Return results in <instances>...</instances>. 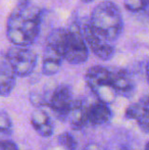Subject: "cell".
<instances>
[{"mask_svg":"<svg viewBox=\"0 0 149 150\" xmlns=\"http://www.w3.org/2000/svg\"><path fill=\"white\" fill-rule=\"evenodd\" d=\"M92 1H94V0H82V2H84V3H90Z\"/></svg>","mask_w":149,"mask_h":150,"instance_id":"cell-19","label":"cell"},{"mask_svg":"<svg viewBox=\"0 0 149 150\" xmlns=\"http://www.w3.org/2000/svg\"><path fill=\"white\" fill-rule=\"evenodd\" d=\"M125 115L127 119L135 120L139 128L147 134L149 131V99L147 95L130 105L126 110Z\"/></svg>","mask_w":149,"mask_h":150,"instance_id":"cell-10","label":"cell"},{"mask_svg":"<svg viewBox=\"0 0 149 150\" xmlns=\"http://www.w3.org/2000/svg\"><path fill=\"white\" fill-rule=\"evenodd\" d=\"M80 30H81V33L83 35L88 48L93 52L94 55H96L102 60H109L114 55V47H113L112 43L105 42L102 39H100L92 31L88 22L83 24Z\"/></svg>","mask_w":149,"mask_h":150,"instance_id":"cell-8","label":"cell"},{"mask_svg":"<svg viewBox=\"0 0 149 150\" xmlns=\"http://www.w3.org/2000/svg\"><path fill=\"white\" fill-rule=\"evenodd\" d=\"M144 150H148V142H146V144H145V148H144Z\"/></svg>","mask_w":149,"mask_h":150,"instance_id":"cell-20","label":"cell"},{"mask_svg":"<svg viewBox=\"0 0 149 150\" xmlns=\"http://www.w3.org/2000/svg\"><path fill=\"white\" fill-rule=\"evenodd\" d=\"M83 150H104V149L102 148L99 144H96V143H90V144L86 145Z\"/></svg>","mask_w":149,"mask_h":150,"instance_id":"cell-18","label":"cell"},{"mask_svg":"<svg viewBox=\"0 0 149 150\" xmlns=\"http://www.w3.org/2000/svg\"><path fill=\"white\" fill-rule=\"evenodd\" d=\"M87 105L85 100L78 99L73 101V104L68 113V120L70 126L74 130H83L88 126L87 120Z\"/></svg>","mask_w":149,"mask_h":150,"instance_id":"cell-12","label":"cell"},{"mask_svg":"<svg viewBox=\"0 0 149 150\" xmlns=\"http://www.w3.org/2000/svg\"><path fill=\"white\" fill-rule=\"evenodd\" d=\"M31 124L35 131L42 137H50L54 132V125L50 115L43 109H38L31 115Z\"/></svg>","mask_w":149,"mask_h":150,"instance_id":"cell-14","label":"cell"},{"mask_svg":"<svg viewBox=\"0 0 149 150\" xmlns=\"http://www.w3.org/2000/svg\"><path fill=\"white\" fill-rule=\"evenodd\" d=\"M73 91L68 85H59L47 97V105L55 117L60 120H66L68 113L73 104Z\"/></svg>","mask_w":149,"mask_h":150,"instance_id":"cell-7","label":"cell"},{"mask_svg":"<svg viewBox=\"0 0 149 150\" xmlns=\"http://www.w3.org/2000/svg\"><path fill=\"white\" fill-rule=\"evenodd\" d=\"M149 0H124L126 9L131 12H141L148 6Z\"/></svg>","mask_w":149,"mask_h":150,"instance_id":"cell-16","label":"cell"},{"mask_svg":"<svg viewBox=\"0 0 149 150\" xmlns=\"http://www.w3.org/2000/svg\"><path fill=\"white\" fill-rule=\"evenodd\" d=\"M58 144L62 147L64 150H77L78 144L77 140L71 133L64 132L58 136L57 138Z\"/></svg>","mask_w":149,"mask_h":150,"instance_id":"cell-15","label":"cell"},{"mask_svg":"<svg viewBox=\"0 0 149 150\" xmlns=\"http://www.w3.org/2000/svg\"><path fill=\"white\" fill-rule=\"evenodd\" d=\"M64 29H54L48 34L42 60V73L45 76H53L61 67L64 54Z\"/></svg>","mask_w":149,"mask_h":150,"instance_id":"cell-3","label":"cell"},{"mask_svg":"<svg viewBox=\"0 0 149 150\" xmlns=\"http://www.w3.org/2000/svg\"><path fill=\"white\" fill-rule=\"evenodd\" d=\"M123 150H127V149H123Z\"/></svg>","mask_w":149,"mask_h":150,"instance_id":"cell-21","label":"cell"},{"mask_svg":"<svg viewBox=\"0 0 149 150\" xmlns=\"http://www.w3.org/2000/svg\"><path fill=\"white\" fill-rule=\"evenodd\" d=\"M89 48L80 30V26L73 25L66 30L64 58L71 64H82L87 61Z\"/></svg>","mask_w":149,"mask_h":150,"instance_id":"cell-6","label":"cell"},{"mask_svg":"<svg viewBox=\"0 0 149 150\" xmlns=\"http://www.w3.org/2000/svg\"><path fill=\"white\" fill-rule=\"evenodd\" d=\"M5 56L16 77H28L37 67L36 52L28 48V46L13 45L7 50Z\"/></svg>","mask_w":149,"mask_h":150,"instance_id":"cell-5","label":"cell"},{"mask_svg":"<svg viewBox=\"0 0 149 150\" xmlns=\"http://www.w3.org/2000/svg\"><path fill=\"white\" fill-rule=\"evenodd\" d=\"M16 76L6 59L5 53H0V96H8L16 87Z\"/></svg>","mask_w":149,"mask_h":150,"instance_id":"cell-13","label":"cell"},{"mask_svg":"<svg viewBox=\"0 0 149 150\" xmlns=\"http://www.w3.org/2000/svg\"><path fill=\"white\" fill-rule=\"evenodd\" d=\"M86 83L98 100L110 104L117 97L112 85V74L107 67L95 65L90 67L85 76Z\"/></svg>","mask_w":149,"mask_h":150,"instance_id":"cell-4","label":"cell"},{"mask_svg":"<svg viewBox=\"0 0 149 150\" xmlns=\"http://www.w3.org/2000/svg\"><path fill=\"white\" fill-rule=\"evenodd\" d=\"M92 31L103 41H117L124 30V20L119 8L112 1H103L92 10L88 21Z\"/></svg>","mask_w":149,"mask_h":150,"instance_id":"cell-2","label":"cell"},{"mask_svg":"<svg viewBox=\"0 0 149 150\" xmlns=\"http://www.w3.org/2000/svg\"><path fill=\"white\" fill-rule=\"evenodd\" d=\"M112 117V111L109 104L97 100L87 105V120L88 125L101 126L108 122Z\"/></svg>","mask_w":149,"mask_h":150,"instance_id":"cell-11","label":"cell"},{"mask_svg":"<svg viewBox=\"0 0 149 150\" xmlns=\"http://www.w3.org/2000/svg\"><path fill=\"white\" fill-rule=\"evenodd\" d=\"M0 150H1V148H0Z\"/></svg>","mask_w":149,"mask_h":150,"instance_id":"cell-22","label":"cell"},{"mask_svg":"<svg viewBox=\"0 0 149 150\" xmlns=\"http://www.w3.org/2000/svg\"><path fill=\"white\" fill-rule=\"evenodd\" d=\"M43 12L32 0H18L6 24V36L13 45L30 46L41 30Z\"/></svg>","mask_w":149,"mask_h":150,"instance_id":"cell-1","label":"cell"},{"mask_svg":"<svg viewBox=\"0 0 149 150\" xmlns=\"http://www.w3.org/2000/svg\"><path fill=\"white\" fill-rule=\"evenodd\" d=\"M12 130V122L8 113L0 110V136L8 135Z\"/></svg>","mask_w":149,"mask_h":150,"instance_id":"cell-17","label":"cell"},{"mask_svg":"<svg viewBox=\"0 0 149 150\" xmlns=\"http://www.w3.org/2000/svg\"><path fill=\"white\" fill-rule=\"evenodd\" d=\"M110 69L112 85L117 96L130 98L136 91V83L129 71L121 67H112Z\"/></svg>","mask_w":149,"mask_h":150,"instance_id":"cell-9","label":"cell"}]
</instances>
